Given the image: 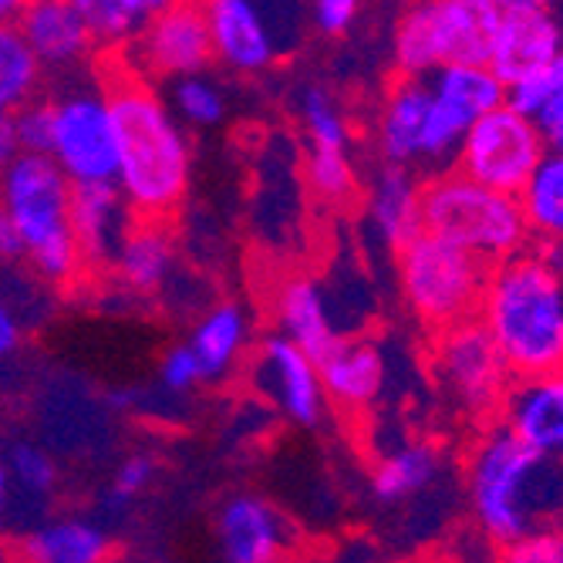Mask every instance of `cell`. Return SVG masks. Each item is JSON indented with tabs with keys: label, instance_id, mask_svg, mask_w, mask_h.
I'll return each mask as SVG.
<instances>
[{
	"label": "cell",
	"instance_id": "cell-1",
	"mask_svg": "<svg viewBox=\"0 0 563 563\" xmlns=\"http://www.w3.org/2000/svg\"><path fill=\"white\" fill-rule=\"evenodd\" d=\"M463 479L476 527L499 550L563 530V463L533 452L503 422L479 429L466 452Z\"/></svg>",
	"mask_w": 563,
	"mask_h": 563
},
{
	"label": "cell",
	"instance_id": "cell-2",
	"mask_svg": "<svg viewBox=\"0 0 563 563\" xmlns=\"http://www.w3.org/2000/svg\"><path fill=\"white\" fill-rule=\"evenodd\" d=\"M476 321L514 382L563 372V253L523 250L489 267Z\"/></svg>",
	"mask_w": 563,
	"mask_h": 563
},
{
	"label": "cell",
	"instance_id": "cell-3",
	"mask_svg": "<svg viewBox=\"0 0 563 563\" xmlns=\"http://www.w3.org/2000/svg\"><path fill=\"white\" fill-rule=\"evenodd\" d=\"M115 122V189L129 213L163 223L189 186V145L163 98L135 78L109 88Z\"/></svg>",
	"mask_w": 563,
	"mask_h": 563
},
{
	"label": "cell",
	"instance_id": "cell-4",
	"mask_svg": "<svg viewBox=\"0 0 563 563\" xmlns=\"http://www.w3.org/2000/svg\"><path fill=\"white\" fill-rule=\"evenodd\" d=\"M0 213H4L24 246L31 267L51 280L68 284L81 271V250L71 233V183L47 156H21L0 176Z\"/></svg>",
	"mask_w": 563,
	"mask_h": 563
},
{
	"label": "cell",
	"instance_id": "cell-5",
	"mask_svg": "<svg viewBox=\"0 0 563 563\" xmlns=\"http://www.w3.org/2000/svg\"><path fill=\"white\" fill-rule=\"evenodd\" d=\"M422 233H432L486 267L530 250L517 196H503L455 169L422 183Z\"/></svg>",
	"mask_w": 563,
	"mask_h": 563
},
{
	"label": "cell",
	"instance_id": "cell-6",
	"mask_svg": "<svg viewBox=\"0 0 563 563\" xmlns=\"http://www.w3.org/2000/svg\"><path fill=\"white\" fill-rule=\"evenodd\" d=\"M486 277V264L432 233H419L398 250V284L405 303L432 334L476 321Z\"/></svg>",
	"mask_w": 563,
	"mask_h": 563
},
{
	"label": "cell",
	"instance_id": "cell-7",
	"mask_svg": "<svg viewBox=\"0 0 563 563\" xmlns=\"http://www.w3.org/2000/svg\"><path fill=\"white\" fill-rule=\"evenodd\" d=\"M432 375L455 412L479 426L499 422L503 401L514 388V375H509L506 362L479 321H466L435 334Z\"/></svg>",
	"mask_w": 563,
	"mask_h": 563
},
{
	"label": "cell",
	"instance_id": "cell-8",
	"mask_svg": "<svg viewBox=\"0 0 563 563\" xmlns=\"http://www.w3.org/2000/svg\"><path fill=\"white\" fill-rule=\"evenodd\" d=\"M547 156V142L537 122L514 106H499L483 115L455 148V173L473 179L503 196H517L540 159Z\"/></svg>",
	"mask_w": 563,
	"mask_h": 563
},
{
	"label": "cell",
	"instance_id": "cell-9",
	"mask_svg": "<svg viewBox=\"0 0 563 563\" xmlns=\"http://www.w3.org/2000/svg\"><path fill=\"white\" fill-rule=\"evenodd\" d=\"M378 148L385 166H442L455 159L459 135L435 115L429 81L398 78L378 115Z\"/></svg>",
	"mask_w": 563,
	"mask_h": 563
},
{
	"label": "cell",
	"instance_id": "cell-10",
	"mask_svg": "<svg viewBox=\"0 0 563 563\" xmlns=\"http://www.w3.org/2000/svg\"><path fill=\"white\" fill-rule=\"evenodd\" d=\"M55 163L71 186L115 183V122L106 95L78 91L55 106Z\"/></svg>",
	"mask_w": 563,
	"mask_h": 563
},
{
	"label": "cell",
	"instance_id": "cell-11",
	"mask_svg": "<svg viewBox=\"0 0 563 563\" xmlns=\"http://www.w3.org/2000/svg\"><path fill=\"white\" fill-rule=\"evenodd\" d=\"M563 55V27L540 0H499V18L489 47V71L514 88L550 68Z\"/></svg>",
	"mask_w": 563,
	"mask_h": 563
},
{
	"label": "cell",
	"instance_id": "cell-12",
	"mask_svg": "<svg viewBox=\"0 0 563 563\" xmlns=\"http://www.w3.org/2000/svg\"><path fill=\"white\" fill-rule=\"evenodd\" d=\"M257 385L280 412L303 429H318L328 412V395L321 385L318 362H311L297 344L274 334L264 341L257 357Z\"/></svg>",
	"mask_w": 563,
	"mask_h": 563
},
{
	"label": "cell",
	"instance_id": "cell-13",
	"mask_svg": "<svg viewBox=\"0 0 563 563\" xmlns=\"http://www.w3.org/2000/svg\"><path fill=\"white\" fill-rule=\"evenodd\" d=\"M139 58L148 71L192 78L213 58L207 14L199 4H166L139 37Z\"/></svg>",
	"mask_w": 563,
	"mask_h": 563
},
{
	"label": "cell",
	"instance_id": "cell-14",
	"mask_svg": "<svg viewBox=\"0 0 563 563\" xmlns=\"http://www.w3.org/2000/svg\"><path fill=\"white\" fill-rule=\"evenodd\" d=\"M422 14L435 68L489 65L499 0H426Z\"/></svg>",
	"mask_w": 563,
	"mask_h": 563
},
{
	"label": "cell",
	"instance_id": "cell-15",
	"mask_svg": "<svg viewBox=\"0 0 563 563\" xmlns=\"http://www.w3.org/2000/svg\"><path fill=\"white\" fill-rule=\"evenodd\" d=\"M217 533L227 563H287L294 550V537L280 509L250 493L223 503Z\"/></svg>",
	"mask_w": 563,
	"mask_h": 563
},
{
	"label": "cell",
	"instance_id": "cell-16",
	"mask_svg": "<svg viewBox=\"0 0 563 563\" xmlns=\"http://www.w3.org/2000/svg\"><path fill=\"white\" fill-rule=\"evenodd\" d=\"M213 55L236 71H264L277 58V41L267 14L250 0H210L202 4Z\"/></svg>",
	"mask_w": 563,
	"mask_h": 563
},
{
	"label": "cell",
	"instance_id": "cell-17",
	"mask_svg": "<svg viewBox=\"0 0 563 563\" xmlns=\"http://www.w3.org/2000/svg\"><path fill=\"white\" fill-rule=\"evenodd\" d=\"M499 422L533 452L563 463V372L514 382Z\"/></svg>",
	"mask_w": 563,
	"mask_h": 563
},
{
	"label": "cell",
	"instance_id": "cell-18",
	"mask_svg": "<svg viewBox=\"0 0 563 563\" xmlns=\"http://www.w3.org/2000/svg\"><path fill=\"white\" fill-rule=\"evenodd\" d=\"M318 372H321L328 401H334L338 408H347V412L375 405L388 378L382 347L365 338H341L334 351L318 362Z\"/></svg>",
	"mask_w": 563,
	"mask_h": 563
},
{
	"label": "cell",
	"instance_id": "cell-19",
	"mask_svg": "<svg viewBox=\"0 0 563 563\" xmlns=\"http://www.w3.org/2000/svg\"><path fill=\"white\" fill-rule=\"evenodd\" d=\"M129 207L115 183L71 186V233L85 264H115V253L132 230Z\"/></svg>",
	"mask_w": 563,
	"mask_h": 563
},
{
	"label": "cell",
	"instance_id": "cell-20",
	"mask_svg": "<svg viewBox=\"0 0 563 563\" xmlns=\"http://www.w3.org/2000/svg\"><path fill=\"white\" fill-rule=\"evenodd\" d=\"M435 115L459 135H463L493 109L506 106V85L486 65H449L429 78Z\"/></svg>",
	"mask_w": 563,
	"mask_h": 563
},
{
	"label": "cell",
	"instance_id": "cell-21",
	"mask_svg": "<svg viewBox=\"0 0 563 563\" xmlns=\"http://www.w3.org/2000/svg\"><path fill=\"white\" fill-rule=\"evenodd\" d=\"M14 27L37 65L65 68L81 62L91 47L88 24L81 21L75 0H37V4H24Z\"/></svg>",
	"mask_w": 563,
	"mask_h": 563
},
{
	"label": "cell",
	"instance_id": "cell-22",
	"mask_svg": "<svg viewBox=\"0 0 563 563\" xmlns=\"http://www.w3.org/2000/svg\"><path fill=\"white\" fill-rule=\"evenodd\" d=\"M277 321H280V338H287L290 344H297L311 362H321L334 351V344L341 341L328 300L318 280L311 277H287L277 287Z\"/></svg>",
	"mask_w": 563,
	"mask_h": 563
},
{
	"label": "cell",
	"instance_id": "cell-23",
	"mask_svg": "<svg viewBox=\"0 0 563 563\" xmlns=\"http://www.w3.org/2000/svg\"><path fill=\"white\" fill-rule=\"evenodd\" d=\"M368 220L398 253L422 233V183L412 169L382 166L368 189Z\"/></svg>",
	"mask_w": 563,
	"mask_h": 563
},
{
	"label": "cell",
	"instance_id": "cell-24",
	"mask_svg": "<svg viewBox=\"0 0 563 563\" xmlns=\"http://www.w3.org/2000/svg\"><path fill=\"white\" fill-rule=\"evenodd\" d=\"M520 213L530 233V246L563 253V156H547L517 192Z\"/></svg>",
	"mask_w": 563,
	"mask_h": 563
},
{
	"label": "cell",
	"instance_id": "cell-25",
	"mask_svg": "<svg viewBox=\"0 0 563 563\" xmlns=\"http://www.w3.org/2000/svg\"><path fill=\"white\" fill-rule=\"evenodd\" d=\"M442 476V452L432 442L405 439L382 452L372 473V493L382 503H401L426 493Z\"/></svg>",
	"mask_w": 563,
	"mask_h": 563
},
{
	"label": "cell",
	"instance_id": "cell-26",
	"mask_svg": "<svg viewBox=\"0 0 563 563\" xmlns=\"http://www.w3.org/2000/svg\"><path fill=\"white\" fill-rule=\"evenodd\" d=\"M246 334L250 328L236 303H217L213 311L196 324L189 338V351L196 357L202 382H217L236 365V357L246 347Z\"/></svg>",
	"mask_w": 563,
	"mask_h": 563
},
{
	"label": "cell",
	"instance_id": "cell-27",
	"mask_svg": "<svg viewBox=\"0 0 563 563\" xmlns=\"http://www.w3.org/2000/svg\"><path fill=\"white\" fill-rule=\"evenodd\" d=\"M173 264H176V253H173L169 233L163 230V223H148V220L132 223V230L125 233L115 253V271L132 290L163 287L166 277L173 274Z\"/></svg>",
	"mask_w": 563,
	"mask_h": 563
},
{
	"label": "cell",
	"instance_id": "cell-28",
	"mask_svg": "<svg viewBox=\"0 0 563 563\" xmlns=\"http://www.w3.org/2000/svg\"><path fill=\"white\" fill-rule=\"evenodd\" d=\"M112 550L109 533L88 520H55L24 540L27 563H101Z\"/></svg>",
	"mask_w": 563,
	"mask_h": 563
},
{
	"label": "cell",
	"instance_id": "cell-29",
	"mask_svg": "<svg viewBox=\"0 0 563 563\" xmlns=\"http://www.w3.org/2000/svg\"><path fill=\"white\" fill-rule=\"evenodd\" d=\"M506 106L530 115L547 142V152L563 156V55L550 68L506 88Z\"/></svg>",
	"mask_w": 563,
	"mask_h": 563
},
{
	"label": "cell",
	"instance_id": "cell-30",
	"mask_svg": "<svg viewBox=\"0 0 563 563\" xmlns=\"http://www.w3.org/2000/svg\"><path fill=\"white\" fill-rule=\"evenodd\" d=\"M81 21L88 24L91 41H132L152 24L166 4L163 0H75Z\"/></svg>",
	"mask_w": 563,
	"mask_h": 563
},
{
	"label": "cell",
	"instance_id": "cell-31",
	"mask_svg": "<svg viewBox=\"0 0 563 563\" xmlns=\"http://www.w3.org/2000/svg\"><path fill=\"white\" fill-rule=\"evenodd\" d=\"M41 65L21 41L14 24H0V119L18 115L27 101L31 91L37 88Z\"/></svg>",
	"mask_w": 563,
	"mask_h": 563
},
{
	"label": "cell",
	"instance_id": "cell-32",
	"mask_svg": "<svg viewBox=\"0 0 563 563\" xmlns=\"http://www.w3.org/2000/svg\"><path fill=\"white\" fill-rule=\"evenodd\" d=\"M300 122L311 148H347L351 142L347 122L324 88H307L300 95Z\"/></svg>",
	"mask_w": 563,
	"mask_h": 563
},
{
	"label": "cell",
	"instance_id": "cell-33",
	"mask_svg": "<svg viewBox=\"0 0 563 563\" xmlns=\"http://www.w3.org/2000/svg\"><path fill=\"white\" fill-rule=\"evenodd\" d=\"M307 183L321 199L344 202L357 186L347 148H307Z\"/></svg>",
	"mask_w": 563,
	"mask_h": 563
},
{
	"label": "cell",
	"instance_id": "cell-34",
	"mask_svg": "<svg viewBox=\"0 0 563 563\" xmlns=\"http://www.w3.org/2000/svg\"><path fill=\"white\" fill-rule=\"evenodd\" d=\"M4 463H8L11 483H18L31 496H47L51 489L58 486V466H55V459H51L41 445L14 442Z\"/></svg>",
	"mask_w": 563,
	"mask_h": 563
},
{
	"label": "cell",
	"instance_id": "cell-35",
	"mask_svg": "<svg viewBox=\"0 0 563 563\" xmlns=\"http://www.w3.org/2000/svg\"><path fill=\"white\" fill-rule=\"evenodd\" d=\"M173 101H176V112L192 122V125H217L223 115H227V101H223V91L207 81V78H179L176 81V91H173Z\"/></svg>",
	"mask_w": 563,
	"mask_h": 563
},
{
	"label": "cell",
	"instance_id": "cell-36",
	"mask_svg": "<svg viewBox=\"0 0 563 563\" xmlns=\"http://www.w3.org/2000/svg\"><path fill=\"white\" fill-rule=\"evenodd\" d=\"M14 132L24 156H51V145H55V106H47V101L24 106L14 115Z\"/></svg>",
	"mask_w": 563,
	"mask_h": 563
},
{
	"label": "cell",
	"instance_id": "cell-37",
	"mask_svg": "<svg viewBox=\"0 0 563 563\" xmlns=\"http://www.w3.org/2000/svg\"><path fill=\"white\" fill-rule=\"evenodd\" d=\"M152 479H156V459L145 455V452L129 455L125 463L115 470V479H112V489H109V503H112V506L132 503L139 493L148 489Z\"/></svg>",
	"mask_w": 563,
	"mask_h": 563
},
{
	"label": "cell",
	"instance_id": "cell-38",
	"mask_svg": "<svg viewBox=\"0 0 563 563\" xmlns=\"http://www.w3.org/2000/svg\"><path fill=\"white\" fill-rule=\"evenodd\" d=\"M499 563H563V530H547L499 550Z\"/></svg>",
	"mask_w": 563,
	"mask_h": 563
},
{
	"label": "cell",
	"instance_id": "cell-39",
	"mask_svg": "<svg viewBox=\"0 0 563 563\" xmlns=\"http://www.w3.org/2000/svg\"><path fill=\"white\" fill-rule=\"evenodd\" d=\"M159 382H163L169 391H176V395H179V391H189V388H196V385L202 382L199 365H196V357H192L189 344H176V347L166 351L163 365H159Z\"/></svg>",
	"mask_w": 563,
	"mask_h": 563
},
{
	"label": "cell",
	"instance_id": "cell-40",
	"mask_svg": "<svg viewBox=\"0 0 563 563\" xmlns=\"http://www.w3.org/2000/svg\"><path fill=\"white\" fill-rule=\"evenodd\" d=\"M362 14V8L354 4V0H318L311 8V21L321 34H347Z\"/></svg>",
	"mask_w": 563,
	"mask_h": 563
},
{
	"label": "cell",
	"instance_id": "cell-41",
	"mask_svg": "<svg viewBox=\"0 0 563 563\" xmlns=\"http://www.w3.org/2000/svg\"><path fill=\"white\" fill-rule=\"evenodd\" d=\"M27 257V246L18 233V227L0 213V261H24Z\"/></svg>",
	"mask_w": 563,
	"mask_h": 563
},
{
	"label": "cell",
	"instance_id": "cell-42",
	"mask_svg": "<svg viewBox=\"0 0 563 563\" xmlns=\"http://www.w3.org/2000/svg\"><path fill=\"white\" fill-rule=\"evenodd\" d=\"M21 344V324H18V314L11 307L0 300V357H8L11 351H18Z\"/></svg>",
	"mask_w": 563,
	"mask_h": 563
},
{
	"label": "cell",
	"instance_id": "cell-43",
	"mask_svg": "<svg viewBox=\"0 0 563 563\" xmlns=\"http://www.w3.org/2000/svg\"><path fill=\"white\" fill-rule=\"evenodd\" d=\"M18 156H21V145H18V132H14V115L0 119V176L11 169V163Z\"/></svg>",
	"mask_w": 563,
	"mask_h": 563
},
{
	"label": "cell",
	"instance_id": "cell-44",
	"mask_svg": "<svg viewBox=\"0 0 563 563\" xmlns=\"http://www.w3.org/2000/svg\"><path fill=\"white\" fill-rule=\"evenodd\" d=\"M24 4L21 0H0V24H18Z\"/></svg>",
	"mask_w": 563,
	"mask_h": 563
},
{
	"label": "cell",
	"instance_id": "cell-45",
	"mask_svg": "<svg viewBox=\"0 0 563 563\" xmlns=\"http://www.w3.org/2000/svg\"><path fill=\"white\" fill-rule=\"evenodd\" d=\"M11 473H8V463H4V459H0V509H4L8 506V496H11Z\"/></svg>",
	"mask_w": 563,
	"mask_h": 563
},
{
	"label": "cell",
	"instance_id": "cell-46",
	"mask_svg": "<svg viewBox=\"0 0 563 563\" xmlns=\"http://www.w3.org/2000/svg\"><path fill=\"white\" fill-rule=\"evenodd\" d=\"M297 563H347V560H338V556H303V560H297Z\"/></svg>",
	"mask_w": 563,
	"mask_h": 563
}]
</instances>
